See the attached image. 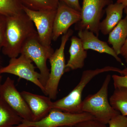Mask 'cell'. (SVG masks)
I'll list each match as a JSON object with an SVG mask.
<instances>
[{
    "mask_svg": "<svg viewBox=\"0 0 127 127\" xmlns=\"http://www.w3.org/2000/svg\"><path fill=\"white\" fill-rule=\"evenodd\" d=\"M54 52L51 47H46L41 43L37 33L26 41L21 51V54H24L29 58L39 69L41 75L40 81L44 87L50 72L47 61Z\"/></svg>",
    "mask_w": 127,
    "mask_h": 127,
    "instance_id": "52a82bcc",
    "label": "cell"
},
{
    "mask_svg": "<svg viewBox=\"0 0 127 127\" xmlns=\"http://www.w3.org/2000/svg\"><path fill=\"white\" fill-rule=\"evenodd\" d=\"M112 78L107 75L101 87L95 94L88 95L83 100L82 112L90 114L95 120L107 125L114 116L120 114L111 106L108 99V87Z\"/></svg>",
    "mask_w": 127,
    "mask_h": 127,
    "instance_id": "3957f363",
    "label": "cell"
},
{
    "mask_svg": "<svg viewBox=\"0 0 127 127\" xmlns=\"http://www.w3.org/2000/svg\"><path fill=\"white\" fill-rule=\"evenodd\" d=\"M2 76L1 74H0V88L2 84Z\"/></svg>",
    "mask_w": 127,
    "mask_h": 127,
    "instance_id": "83f0119b",
    "label": "cell"
},
{
    "mask_svg": "<svg viewBox=\"0 0 127 127\" xmlns=\"http://www.w3.org/2000/svg\"><path fill=\"white\" fill-rule=\"evenodd\" d=\"M81 20V12L59 1L53 24L52 40H57L60 36L67 32L72 25Z\"/></svg>",
    "mask_w": 127,
    "mask_h": 127,
    "instance_id": "8fae6325",
    "label": "cell"
},
{
    "mask_svg": "<svg viewBox=\"0 0 127 127\" xmlns=\"http://www.w3.org/2000/svg\"><path fill=\"white\" fill-rule=\"evenodd\" d=\"M23 119L0 98V127H14Z\"/></svg>",
    "mask_w": 127,
    "mask_h": 127,
    "instance_id": "e0dca14e",
    "label": "cell"
},
{
    "mask_svg": "<svg viewBox=\"0 0 127 127\" xmlns=\"http://www.w3.org/2000/svg\"><path fill=\"white\" fill-rule=\"evenodd\" d=\"M21 93L32 113V122L42 119L52 109V101L48 96L37 95L26 91Z\"/></svg>",
    "mask_w": 127,
    "mask_h": 127,
    "instance_id": "7c38bea8",
    "label": "cell"
},
{
    "mask_svg": "<svg viewBox=\"0 0 127 127\" xmlns=\"http://www.w3.org/2000/svg\"><path fill=\"white\" fill-rule=\"evenodd\" d=\"M95 119L87 113H73L53 108L47 116L36 122L23 120L20 124L14 127H58L71 126L83 121Z\"/></svg>",
    "mask_w": 127,
    "mask_h": 127,
    "instance_id": "5b68a950",
    "label": "cell"
},
{
    "mask_svg": "<svg viewBox=\"0 0 127 127\" xmlns=\"http://www.w3.org/2000/svg\"><path fill=\"white\" fill-rule=\"evenodd\" d=\"M0 98L23 120L33 121L30 108L21 93L15 86L13 79L7 77L0 88Z\"/></svg>",
    "mask_w": 127,
    "mask_h": 127,
    "instance_id": "30bf717a",
    "label": "cell"
},
{
    "mask_svg": "<svg viewBox=\"0 0 127 127\" xmlns=\"http://www.w3.org/2000/svg\"><path fill=\"white\" fill-rule=\"evenodd\" d=\"M1 61L0 58V68L1 67Z\"/></svg>",
    "mask_w": 127,
    "mask_h": 127,
    "instance_id": "f546056e",
    "label": "cell"
},
{
    "mask_svg": "<svg viewBox=\"0 0 127 127\" xmlns=\"http://www.w3.org/2000/svg\"><path fill=\"white\" fill-rule=\"evenodd\" d=\"M109 101L115 110L122 115L127 116V88H115Z\"/></svg>",
    "mask_w": 127,
    "mask_h": 127,
    "instance_id": "ac0fdd59",
    "label": "cell"
},
{
    "mask_svg": "<svg viewBox=\"0 0 127 127\" xmlns=\"http://www.w3.org/2000/svg\"><path fill=\"white\" fill-rule=\"evenodd\" d=\"M120 76L113 75L112 76L114 88H127V67L122 70Z\"/></svg>",
    "mask_w": 127,
    "mask_h": 127,
    "instance_id": "44dd1931",
    "label": "cell"
},
{
    "mask_svg": "<svg viewBox=\"0 0 127 127\" xmlns=\"http://www.w3.org/2000/svg\"><path fill=\"white\" fill-rule=\"evenodd\" d=\"M23 12V6L20 0H0V14L9 17Z\"/></svg>",
    "mask_w": 127,
    "mask_h": 127,
    "instance_id": "ffe728a7",
    "label": "cell"
},
{
    "mask_svg": "<svg viewBox=\"0 0 127 127\" xmlns=\"http://www.w3.org/2000/svg\"><path fill=\"white\" fill-rule=\"evenodd\" d=\"M122 70L112 66H106L101 68L84 71L80 81L75 88L68 95L55 102H52V108L73 113L83 112L82 111V95L85 87L96 76L108 72L120 73Z\"/></svg>",
    "mask_w": 127,
    "mask_h": 127,
    "instance_id": "7a4b0ae2",
    "label": "cell"
},
{
    "mask_svg": "<svg viewBox=\"0 0 127 127\" xmlns=\"http://www.w3.org/2000/svg\"><path fill=\"white\" fill-rule=\"evenodd\" d=\"M124 11L126 15L125 17L127 18V7H125L124 9ZM120 55H122L123 57L124 58L125 62L127 64V37L125 44L121 49Z\"/></svg>",
    "mask_w": 127,
    "mask_h": 127,
    "instance_id": "484cf974",
    "label": "cell"
},
{
    "mask_svg": "<svg viewBox=\"0 0 127 127\" xmlns=\"http://www.w3.org/2000/svg\"><path fill=\"white\" fill-rule=\"evenodd\" d=\"M32 62L26 55L21 54L19 57L11 58L7 66L1 67L0 74H12L29 81L38 87L45 94V87L40 81V74L35 71V67Z\"/></svg>",
    "mask_w": 127,
    "mask_h": 127,
    "instance_id": "ba28073f",
    "label": "cell"
},
{
    "mask_svg": "<svg viewBox=\"0 0 127 127\" xmlns=\"http://www.w3.org/2000/svg\"><path fill=\"white\" fill-rule=\"evenodd\" d=\"M127 37V20L126 17L122 19L109 34L108 42L117 55L121 50Z\"/></svg>",
    "mask_w": 127,
    "mask_h": 127,
    "instance_id": "2e32d148",
    "label": "cell"
},
{
    "mask_svg": "<svg viewBox=\"0 0 127 127\" xmlns=\"http://www.w3.org/2000/svg\"><path fill=\"white\" fill-rule=\"evenodd\" d=\"M23 10L34 23L41 43L46 47H51L53 24L57 10L35 11L23 6Z\"/></svg>",
    "mask_w": 127,
    "mask_h": 127,
    "instance_id": "9c48e42d",
    "label": "cell"
},
{
    "mask_svg": "<svg viewBox=\"0 0 127 127\" xmlns=\"http://www.w3.org/2000/svg\"></svg>",
    "mask_w": 127,
    "mask_h": 127,
    "instance_id": "4dcf8cb0",
    "label": "cell"
},
{
    "mask_svg": "<svg viewBox=\"0 0 127 127\" xmlns=\"http://www.w3.org/2000/svg\"><path fill=\"white\" fill-rule=\"evenodd\" d=\"M78 35L85 50H92L100 53L111 55L122 65H124L122 59L112 47H110L106 42L98 39L92 32L88 30H81L78 31Z\"/></svg>",
    "mask_w": 127,
    "mask_h": 127,
    "instance_id": "4fadbf2b",
    "label": "cell"
},
{
    "mask_svg": "<svg viewBox=\"0 0 127 127\" xmlns=\"http://www.w3.org/2000/svg\"><path fill=\"white\" fill-rule=\"evenodd\" d=\"M112 3L113 0H83L81 11V20L75 24V30L79 31L88 30L98 37L104 8Z\"/></svg>",
    "mask_w": 127,
    "mask_h": 127,
    "instance_id": "8992f818",
    "label": "cell"
},
{
    "mask_svg": "<svg viewBox=\"0 0 127 127\" xmlns=\"http://www.w3.org/2000/svg\"><path fill=\"white\" fill-rule=\"evenodd\" d=\"M71 127V126H62V127Z\"/></svg>",
    "mask_w": 127,
    "mask_h": 127,
    "instance_id": "f1b7e54d",
    "label": "cell"
},
{
    "mask_svg": "<svg viewBox=\"0 0 127 127\" xmlns=\"http://www.w3.org/2000/svg\"><path fill=\"white\" fill-rule=\"evenodd\" d=\"M117 2L122 4L125 7H127V0H117Z\"/></svg>",
    "mask_w": 127,
    "mask_h": 127,
    "instance_id": "4316f807",
    "label": "cell"
},
{
    "mask_svg": "<svg viewBox=\"0 0 127 127\" xmlns=\"http://www.w3.org/2000/svg\"><path fill=\"white\" fill-rule=\"evenodd\" d=\"M106 125L95 119H93L79 123L73 127H107Z\"/></svg>",
    "mask_w": 127,
    "mask_h": 127,
    "instance_id": "cb8c5ba5",
    "label": "cell"
},
{
    "mask_svg": "<svg viewBox=\"0 0 127 127\" xmlns=\"http://www.w3.org/2000/svg\"><path fill=\"white\" fill-rule=\"evenodd\" d=\"M73 32L69 29L64 34L61 39L60 47L54 52L49 59L51 65L50 75L45 87V94L51 100H55L58 93V86L60 80L66 72L65 59L64 50L66 44L72 36Z\"/></svg>",
    "mask_w": 127,
    "mask_h": 127,
    "instance_id": "277c9868",
    "label": "cell"
},
{
    "mask_svg": "<svg viewBox=\"0 0 127 127\" xmlns=\"http://www.w3.org/2000/svg\"><path fill=\"white\" fill-rule=\"evenodd\" d=\"M125 8L122 4L117 2L111 4L106 7V17L100 24V31L103 35L109 34L118 24L122 19Z\"/></svg>",
    "mask_w": 127,
    "mask_h": 127,
    "instance_id": "9a60e30c",
    "label": "cell"
},
{
    "mask_svg": "<svg viewBox=\"0 0 127 127\" xmlns=\"http://www.w3.org/2000/svg\"><path fill=\"white\" fill-rule=\"evenodd\" d=\"M69 53L70 57L66 64V72L83 68L87 57V51L84 49L79 37L75 36L72 37Z\"/></svg>",
    "mask_w": 127,
    "mask_h": 127,
    "instance_id": "5bb4252c",
    "label": "cell"
},
{
    "mask_svg": "<svg viewBox=\"0 0 127 127\" xmlns=\"http://www.w3.org/2000/svg\"><path fill=\"white\" fill-rule=\"evenodd\" d=\"M108 124L109 127H127V116L119 114L111 119Z\"/></svg>",
    "mask_w": 127,
    "mask_h": 127,
    "instance_id": "7402d4cb",
    "label": "cell"
},
{
    "mask_svg": "<svg viewBox=\"0 0 127 127\" xmlns=\"http://www.w3.org/2000/svg\"><path fill=\"white\" fill-rule=\"evenodd\" d=\"M59 1L63 2L69 7L81 12V6L79 3V0H59Z\"/></svg>",
    "mask_w": 127,
    "mask_h": 127,
    "instance_id": "d4e9b609",
    "label": "cell"
},
{
    "mask_svg": "<svg viewBox=\"0 0 127 127\" xmlns=\"http://www.w3.org/2000/svg\"><path fill=\"white\" fill-rule=\"evenodd\" d=\"M37 33L34 23L25 12L7 17L2 53L10 59L17 57L26 41Z\"/></svg>",
    "mask_w": 127,
    "mask_h": 127,
    "instance_id": "6da1fadb",
    "label": "cell"
},
{
    "mask_svg": "<svg viewBox=\"0 0 127 127\" xmlns=\"http://www.w3.org/2000/svg\"><path fill=\"white\" fill-rule=\"evenodd\" d=\"M23 6L32 10H57L59 0H20Z\"/></svg>",
    "mask_w": 127,
    "mask_h": 127,
    "instance_id": "d6986e66",
    "label": "cell"
},
{
    "mask_svg": "<svg viewBox=\"0 0 127 127\" xmlns=\"http://www.w3.org/2000/svg\"><path fill=\"white\" fill-rule=\"evenodd\" d=\"M7 18V17L0 14V51L4 43Z\"/></svg>",
    "mask_w": 127,
    "mask_h": 127,
    "instance_id": "603a6c76",
    "label": "cell"
}]
</instances>
